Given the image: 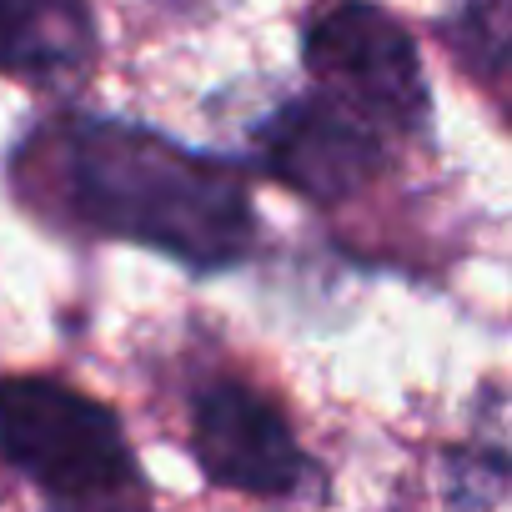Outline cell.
Returning <instances> with one entry per match:
<instances>
[{
    "label": "cell",
    "mask_w": 512,
    "mask_h": 512,
    "mask_svg": "<svg viewBox=\"0 0 512 512\" xmlns=\"http://www.w3.org/2000/svg\"><path fill=\"white\" fill-rule=\"evenodd\" d=\"M191 457L216 487L246 497H297L317 477L287 412L241 377H211L191 397Z\"/></svg>",
    "instance_id": "277c9868"
},
{
    "label": "cell",
    "mask_w": 512,
    "mask_h": 512,
    "mask_svg": "<svg viewBox=\"0 0 512 512\" xmlns=\"http://www.w3.org/2000/svg\"><path fill=\"white\" fill-rule=\"evenodd\" d=\"M302 66L322 96L387 136H422L432 91L412 31L372 0H332L302 31Z\"/></svg>",
    "instance_id": "3957f363"
},
{
    "label": "cell",
    "mask_w": 512,
    "mask_h": 512,
    "mask_svg": "<svg viewBox=\"0 0 512 512\" xmlns=\"http://www.w3.org/2000/svg\"><path fill=\"white\" fill-rule=\"evenodd\" d=\"M387 156V131L322 91L282 101L256 126V166L317 206H337L367 191L387 171Z\"/></svg>",
    "instance_id": "5b68a950"
},
{
    "label": "cell",
    "mask_w": 512,
    "mask_h": 512,
    "mask_svg": "<svg viewBox=\"0 0 512 512\" xmlns=\"http://www.w3.org/2000/svg\"><path fill=\"white\" fill-rule=\"evenodd\" d=\"M111 512H146V507H111Z\"/></svg>",
    "instance_id": "30bf717a"
},
{
    "label": "cell",
    "mask_w": 512,
    "mask_h": 512,
    "mask_svg": "<svg viewBox=\"0 0 512 512\" xmlns=\"http://www.w3.org/2000/svg\"><path fill=\"white\" fill-rule=\"evenodd\" d=\"M0 457L56 502H116L141 492V462L121 417L56 377H0Z\"/></svg>",
    "instance_id": "7a4b0ae2"
},
{
    "label": "cell",
    "mask_w": 512,
    "mask_h": 512,
    "mask_svg": "<svg viewBox=\"0 0 512 512\" xmlns=\"http://www.w3.org/2000/svg\"><path fill=\"white\" fill-rule=\"evenodd\" d=\"M181 11H206V6H221V0H176Z\"/></svg>",
    "instance_id": "9c48e42d"
},
{
    "label": "cell",
    "mask_w": 512,
    "mask_h": 512,
    "mask_svg": "<svg viewBox=\"0 0 512 512\" xmlns=\"http://www.w3.org/2000/svg\"><path fill=\"white\" fill-rule=\"evenodd\" d=\"M507 492V452L502 442H492L487 452L482 447H467V452H452L447 457V507L452 512H492Z\"/></svg>",
    "instance_id": "ba28073f"
},
{
    "label": "cell",
    "mask_w": 512,
    "mask_h": 512,
    "mask_svg": "<svg viewBox=\"0 0 512 512\" xmlns=\"http://www.w3.org/2000/svg\"><path fill=\"white\" fill-rule=\"evenodd\" d=\"M447 46L482 81H502V66H507V6L502 0H467V6L447 21Z\"/></svg>",
    "instance_id": "52a82bcc"
},
{
    "label": "cell",
    "mask_w": 512,
    "mask_h": 512,
    "mask_svg": "<svg viewBox=\"0 0 512 512\" xmlns=\"http://www.w3.org/2000/svg\"><path fill=\"white\" fill-rule=\"evenodd\" d=\"M11 186L56 226L151 246L196 277L241 267L256 246V206L236 161L121 116L41 121L11 156Z\"/></svg>",
    "instance_id": "6da1fadb"
},
{
    "label": "cell",
    "mask_w": 512,
    "mask_h": 512,
    "mask_svg": "<svg viewBox=\"0 0 512 512\" xmlns=\"http://www.w3.org/2000/svg\"><path fill=\"white\" fill-rule=\"evenodd\" d=\"M96 61L91 0H0V71L66 86Z\"/></svg>",
    "instance_id": "8992f818"
}]
</instances>
